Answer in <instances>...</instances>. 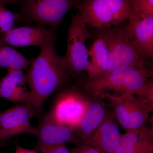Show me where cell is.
Returning a JSON list of instances; mask_svg holds the SVG:
<instances>
[{"instance_id": "1", "label": "cell", "mask_w": 153, "mask_h": 153, "mask_svg": "<svg viewBox=\"0 0 153 153\" xmlns=\"http://www.w3.org/2000/svg\"><path fill=\"white\" fill-rule=\"evenodd\" d=\"M27 69L25 74L31 93L29 103L42 110L45 101L62 85L68 72L56 53L55 42L41 47L39 55L32 59Z\"/></svg>"}, {"instance_id": "2", "label": "cell", "mask_w": 153, "mask_h": 153, "mask_svg": "<svg viewBox=\"0 0 153 153\" xmlns=\"http://www.w3.org/2000/svg\"><path fill=\"white\" fill-rule=\"evenodd\" d=\"M152 66L130 67L89 79L85 90L92 95L108 99L136 94L153 99Z\"/></svg>"}, {"instance_id": "3", "label": "cell", "mask_w": 153, "mask_h": 153, "mask_svg": "<svg viewBox=\"0 0 153 153\" xmlns=\"http://www.w3.org/2000/svg\"><path fill=\"white\" fill-rule=\"evenodd\" d=\"M99 37L105 41L110 54L109 67L104 75L130 67L150 66L149 58L133 43L126 26L100 30Z\"/></svg>"}, {"instance_id": "4", "label": "cell", "mask_w": 153, "mask_h": 153, "mask_svg": "<svg viewBox=\"0 0 153 153\" xmlns=\"http://www.w3.org/2000/svg\"><path fill=\"white\" fill-rule=\"evenodd\" d=\"M76 7L87 25L100 30L117 26L133 12L128 0H81Z\"/></svg>"}, {"instance_id": "5", "label": "cell", "mask_w": 153, "mask_h": 153, "mask_svg": "<svg viewBox=\"0 0 153 153\" xmlns=\"http://www.w3.org/2000/svg\"><path fill=\"white\" fill-rule=\"evenodd\" d=\"M86 25L79 14L72 15L68 30L67 51L61 57L68 72L76 74L87 68L89 56L85 42L90 38V33Z\"/></svg>"}, {"instance_id": "6", "label": "cell", "mask_w": 153, "mask_h": 153, "mask_svg": "<svg viewBox=\"0 0 153 153\" xmlns=\"http://www.w3.org/2000/svg\"><path fill=\"white\" fill-rule=\"evenodd\" d=\"M135 95L109 99L118 121L127 131L144 126L153 110V99Z\"/></svg>"}, {"instance_id": "7", "label": "cell", "mask_w": 153, "mask_h": 153, "mask_svg": "<svg viewBox=\"0 0 153 153\" xmlns=\"http://www.w3.org/2000/svg\"><path fill=\"white\" fill-rule=\"evenodd\" d=\"M29 103L17 106L0 112V141H4L20 134H27L36 136L37 128L31 124L33 117L41 113Z\"/></svg>"}, {"instance_id": "8", "label": "cell", "mask_w": 153, "mask_h": 153, "mask_svg": "<svg viewBox=\"0 0 153 153\" xmlns=\"http://www.w3.org/2000/svg\"><path fill=\"white\" fill-rule=\"evenodd\" d=\"M78 3L76 0H24L23 8L29 20L54 28Z\"/></svg>"}, {"instance_id": "9", "label": "cell", "mask_w": 153, "mask_h": 153, "mask_svg": "<svg viewBox=\"0 0 153 153\" xmlns=\"http://www.w3.org/2000/svg\"><path fill=\"white\" fill-rule=\"evenodd\" d=\"M89 105L76 92L67 91L59 97L48 114L55 122L73 131L79 125Z\"/></svg>"}, {"instance_id": "10", "label": "cell", "mask_w": 153, "mask_h": 153, "mask_svg": "<svg viewBox=\"0 0 153 153\" xmlns=\"http://www.w3.org/2000/svg\"><path fill=\"white\" fill-rule=\"evenodd\" d=\"M56 35L54 28L48 29L38 25L13 28L0 37V45L14 47L36 46L41 47L50 42H55Z\"/></svg>"}, {"instance_id": "11", "label": "cell", "mask_w": 153, "mask_h": 153, "mask_svg": "<svg viewBox=\"0 0 153 153\" xmlns=\"http://www.w3.org/2000/svg\"><path fill=\"white\" fill-rule=\"evenodd\" d=\"M37 128V143L35 150L44 153L50 148L73 141L74 132L67 127L55 122L47 114Z\"/></svg>"}, {"instance_id": "12", "label": "cell", "mask_w": 153, "mask_h": 153, "mask_svg": "<svg viewBox=\"0 0 153 153\" xmlns=\"http://www.w3.org/2000/svg\"><path fill=\"white\" fill-rule=\"evenodd\" d=\"M126 26L130 38L137 49L148 58L153 57V16L141 17L132 13Z\"/></svg>"}, {"instance_id": "13", "label": "cell", "mask_w": 153, "mask_h": 153, "mask_svg": "<svg viewBox=\"0 0 153 153\" xmlns=\"http://www.w3.org/2000/svg\"><path fill=\"white\" fill-rule=\"evenodd\" d=\"M27 83L23 71L8 69L0 80V97L15 103H30L31 93Z\"/></svg>"}, {"instance_id": "14", "label": "cell", "mask_w": 153, "mask_h": 153, "mask_svg": "<svg viewBox=\"0 0 153 153\" xmlns=\"http://www.w3.org/2000/svg\"><path fill=\"white\" fill-rule=\"evenodd\" d=\"M121 136L116 123L105 118L90 137L92 142L101 150L106 153H114L119 146Z\"/></svg>"}, {"instance_id": "15", "label": "cell", "mask_w": 153, "mask_h": 153, "mask_svg": "<svg viewBox=\"0 0 153 153\" xmlns=\"http://www.w3.org/2000/svg\"><path fill=\"white\" fill-rule=\"evenodd\" d=\"M88 53L91 58L86 68L89 79H95L104 75L108 69L110 60L109 49L105 41L99 37L91 45Z\"/></svg>"}, {"instance_id": "16", "label": "cell", "mask_w": 153, "mask_h": 153, "mask_svg": "<svg viewBox=\"0 0 153 153\" xmlns=\"http://www.w3.org/2000/svg\"><path fill=\"white\" fill-rule=\"evenodd\" d=\"M104 106L99 102L90 103L79 125L73 131L80 137H90L105 119Z\"/></svg>"}, {"instance_id": "17", "label": "cell", "mask_w": 153, "mask_h": 153, "mask_svg": "<svg viewBox=\"0 0 153 153\" xmlns=\"http://www.w3.org/2000/svg\"><path fill=\"white\" fill-rule=\"evenodd\" d=\"M20 52L6 45H0V67L8 69H27L32 62Z\"/></svg>"}, {"instance_id": "18", "label": "cell", "mask_w": 153, "mask_h": 153, "mask_svg": "<svg viewBox=\"0 0 153 153\" xmlns=\"http://www.w3.org/2000/svg\"><path fill=\"white\" fill-rule=\"evenodd\" d=\"M152 136L151 130L144 126L140 128L128 130L122 135L119 146L114 153H129L141 141Z\"/></svg>"}, {"instance_id": "19", "label": "cell", "mask_w": 153, "mask_h": 153, "mask_svg": "<svg viewBox=\"0 0 153 153\" xmlns=\"http://www.w3.org/2000/svg\"><path fill=\"white\" fill-rule=\"evenodd\" d=\"M20 17L19 14L11 12L0 3V33L4 34L12 30Z\"/></svg>"}, {"instance_id": "20", "label": "cell", "mask_w": 153, "mask_h": 153, "mask_svg": "<svg viewBox=\"0 0 153 153\" xmlns=\"http://www.w3.org/2000/svg\"><path fill=\"white\" fill-rule=\"evenodd\" d=\"M134 13L141 17L153 16V0H128Z\"/></svg>"}, {"instance_id": "21", "label": "cell", "mask_w": 153, "mask_h": 153, "mask_svg": "<svg viewBox=\"0 0 153 153\" xmlns=\"http://www.w3.org/2000/svg\"><path fill=\"white\" fill-rule=\"evenodd\" d=\"M152 137L139 143L129 153H152L153 151Z\"/></svg>"}, {"instance_id": "22", "label": "cell", "mask_w": 153, "mask_h": 153, "mask_svg": "<svg viewBox=\"0 0 153 153\" xmlns=\"http://www.w3.org/2000/svg\"><path fill=\"white\" fill-rule=\"evenodd\" d=\"M44 153H71L65 145H59L47 150Z\"/></svg>"}, {"instance_id": "23", "label": "cell", "mask_w": 153, "mask_h": 153, "mask_svg": "<svg viewBox=\"0 0 153 153\" xmlns=\"http://www.w3.org/2000/svg\"><path fill=\"white\" fill-rule=\"evenodd\" d=\"M73 153H101L97 149L92 147L85 148L82 149H75Z\"/></svg>"}, {"instance_id": "24", "label": "cell", "mask_w": 153, "mask_h": 153, "mask_svg": "<svg viewBox=\"0 0 153 153\" xmlns=\"http://www.w3.org/2000/svg\"><path fill=\"white\" fill-rule=\"evenodd\" d=\"M15 153H38V152L35 150L28 149L20 146H17L16 148Z\"/></svg>"}, {"instance_id": "25", "label": "cell", "mask_w": 153, "mask_h": 153, "mask_svg": "<svg viewBox=\"0 0 153 153\" xmlns=\"http://www.w3.org/2000/svg\"><path fill=\"white\" fill-rule=\"evenodd\" d=\"M20 1V0H0V3L4 4H14Z\"/></svg>"}, {"instance_id": "26", "label": "cell", "mask_w": 153, "mask_h": 153, "mask_svg": "<svg viewBox=\"0 0 153 153\" xmlns=\"http://www.w3.org/2000/svg\"><path fill=\"white\" fill-rule=\"evenodd\" d=\"M1 143L0 142V147H1Z\"/></svg>"}, {"instance_id": "27", "label": "cell", "mask_w": 153, "mask_h": 153, "mask_svg": "<svg viewBox=\"0 0 153 153\" xmlns=\"http://www.w3.org/2000/svg\"></svg>"}]
</instances>
